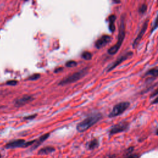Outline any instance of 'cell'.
<instances>
[{
  "mask_svg": "<svg viewBox=\"0 0 158 158\" xmlns=\"http://www.w3.org/2000/svg\"><path fill=\"white\" fill-rule=\"evenodd\" d=\"M102 118L101 113H93L88 116L85 119L77 124L76 128L78 132H83L96 124Z\"/></svg>",
  "mask_w": 158,
  "mask_h": 158,
  "instance_id": "1",
  "label": "cell"
},
{
  "mask_svg": "<svg viewBox=\"0 0 158 158\" xmlns=\"http://www.w3.org/2000/svg\"><path fill=\"white\" fill-rule=\"evenodd\" d=\"M125 20H124L123 15H122L121 20H120V26H119L117 41L116 43L115 44V45L112 46L107 50V53L109 54L114 55L118 52V51L119 50L120 48L121 47V46L122 44V43L125 38Z\"/></svg>",
  "mask_w": 158,
  "mask_h": 158,
  "instance_id": "2",
  "label": "cell"
},
{
  "mask_svg": "<svg viewBox=\"0 0 158 158\" xmlns=\"http://www.w3.org/2000/svg\"><path fill=\"white\" fill-rule=\"evenodd\" d=\"M88 72V67L83 69L80 71L75 72L74 73L68 75L66 77L64 78L60 81H59L58 85H60V86H64V85H65L67 84H70V83L75 82V81H78V80H80V78H81L82 77H83L85 75H86Z\"/></svg>",
  "mask_w": 158,
  "mask_h": 158,
  "instance_id": "3",
  "label": "cell"
},
{
  "mask_svg": "<svg viewBox=\"0 0 158 158\" xmlns=\"http://www.w3.org/2000/svg\"><path fill=\"white\" fill-rule=\"evenodd\" d=\"M130 104V102L128 101H123L117 104L114 106L108 117L109 118H112L121 115L128 109Z\"/></svg>",
  "mask_w": 158,
  "mask_h": 158,
  "instance_id": "4",
  "label": "cell"
},
{
  "mask_svg": "<svg viewBox=\"0 0 158 158\" xmlns=\"http://www.w3.org/2000/svg\"><path fill=\"white\" fill-rule=\"evenodd\" d=\"M35 140H32L30 141H25V140L23 139H17L12 140L9 143H7L4 148L6 149H14L17 148H26L29 146H32L33 143L35 142Z\"/></svg>",
  "mask_w": 158,
  "mask_h": 158,
  "instance_id": "5",
  "label": "cell"
},
{
  "mask_svg": "<svg viewBox=\"0 0 158 158\" xmlns=\"http://www.w3.org/2000/svg\"><path fill=\"white\" fill-rule=\"evenodd\" d=\"M129 123L127 121H122L114 125L109 130V135H112L118 133L123 132L128 128Z\"/></svg>",
  "mask_w": 158,
  "mask_h": 158,
  "instance_id": "6",
  "label": "cell"
},
{
  "mask_svg": "<svg viewBox=\"0 0 158 158\" xmlns=\"http://www.w3.org/2000/svg\"><path fill=\"white\" fill-rule=\"evenodd\" d=\"M133 55V53L132 51H128L124 54H123L122 55H121L119 57H118V59L115 61L110 66H109L108 68H107V72H110L112 71V70H114L117 66H118V65H120L122 62L126 60L127 59H128L129 58L131 57Z\"/></svg>",
  "mask_w": 158,
  "mask_h": 158,
  "instance_id": "7",
  "label": "cell"
},
{
  "mask_svg": "<svg viewBox=\"0 0 158 158\" xmlns=\"http://www.w3.org/2000/svg\"><path fill=\"white\" fill-rule=\"evenodd\" d=\"M111 40L112 38L110 36L107 35H103L95 41L94 46L97 49H99L105 46L107 44L109 43Z\"/></svg>",
  "mask_w": 158,
  "mask_h": 158,
  "instance_id": "8",
  "label": "cell"
},
{
  "mask_svg": "<svg viewBox=\"0 0 158 158\" xmlns=\"http://www.w3.org/2000/svg\"><path fill=\"white\" fill-rule=\"evenodd\" d=\"M148 23H149V20H148V19H146V20H145V22H144V23H143V26H142V27H141V30H140L139 33L138 34L137 36H136V38L135 39L134 41L133 42L132 46H133V48H135L138 46V43H139V41H140L142 39V37L143 36L144 34L145 33V32H146V30H147L148 25Z\"/></svg>",
  "mask_w": 158,
  "mask_h": 158,
  "instance_id": "9",
  "label": "cell"
},
{
  "mask_svg": "<svg viewBox=\"0 0 158 158\" xmlns=\"http://www.w3.org/2000/svg\"><path fill=\"white\" fill-rule=\"evenodd\" d=\"M34 100V98L29 95H24L22 97L15 99L14 104L16 107L22 106Z\"/></svg>",
  "mask_w": 158,
  "mask_h": 158,
  "instance_id": "10",
  "label": "cell"
},
{
  "mask_svg": "<svg viewBox=\"0 0 158 158\" xmlns=\"http://www.w3.org/2000/svg\"><path fill=\"white\" fill-rule=\"evenodd\" d=\"M49 135H50V133H46V134L43 135L42 136H41L38 139H36L35 142L33 143L31 149L33 150V149H36L41 144H42L46 139H47L48 138Z\"/></svg>",
  "mask_w": 158,
  "mask_h": 158,
  "instance_id": "11",
  "label": "cell"
},
{
  "mask_svg": "<svg viewBox=\"0 0 158 158\" xmlns=\"http://www.w3.org/2000/svg\"><path fill=\"white\" fill-rule=\"evenodd\" d=\"M115 20H116V16L114 14H111L110 15H109L108 18L109 28L112 33H113L115 30Z\"/></svg>",
  "mask_w": 158,
  "mask_h": 158,
  "instance_id": "12",
  "label": "cell"
},
{
  "mask_svg": "<svg viewBox=\"0 0 158 158\" xmlns=\"http://www.w3.org/2000/svg\"><path fill=\"white\" fill-rule=\"evenodd\" d=\"M55 151V148L52 146H46L39 150L38 154L40 155H48Z\"/></svg>",
  "mask_w": 158,
  "mask_h": 158,
  "instance_id": "13",
  "label": "cell"
},
{
  "mask_svg": "<svg viewBox=\"0 0 158 158\" xmlns=\"http://www.w3.org/2000/svg\"><path fill=\"white\" fill-rule=\"evenodd\" d=\"M99 146V141L97 139L94 138L88 142L86 144V147L89 150H93Z\"/></svg>",
  "mask_w": 158,
  "mask_h": 158,
  "instance_id": "14",
  "label": "cell"
},
{
  "mask_svg": "<svg viewBox=\"0 0 158 158\" xmlns=\"http://www.w3.org/2000/svg\"><path fill=\"white\" fill-rule=\"evenodd\" d=\"M157 75H158V70L156 68H155V69H152L148 70L145 73L144 77L148 76V75H151V76H152L153 77H157Z\"/></svg>",
  "mask_w": 158,
  "mask_h": 158,
  "instance_id": "15",
  "label": "cell"
},
{
  "mask_svg": "<svg viewBox=\"0 0 158 158\" xmlns=\"http://www.w3.org/2000/svg\"><path fill=\"white\" fill-rule=\"evenodd\" d=\"M92 57V54L89 51H85L81 54V58L85 60H91Z\"/></svg>",
  "mask_w": 158,
  "mask_h": 158,
  "instance_id": "16",
  "label": "cell"
},
{
  "mask_svg": "<svg viewBox=\"0 0 158 158\" xmlns=\"http://www.w3.org/2000/svg\"><path fill=\"white\" fill-rule=\"evenodd\" d=\"M40 77H41L40 74H39V73H34V74L31 75V76L28 77L27 80H30V81H34V80H38L39 78H40Z\"/></svg>",
  "mask_w": 158,
  "mask_h": 158,
  "instance_id": "17",
  "label": "cell"
},
{
  "mask_svg": "<svg viewBox=\"0 0 158 158\" xmlns=\"http://www.w3.org/2000/svg\"><path fill=\"white\" fill-rule=\"evenodd\" d=\"M77 62L75 60H69L65 63V66L67 67H73L77 66Z\"/></svg>",
  "mask_w": 158,
  "mask_h": 158,
  "instance_id": "18",
  "label": "cell"
},
{
  "mask_svg": "<svg viewBox=\"0 0 158 158\" xmlns=\"http://www.w3.org/2000/svg\"><path fill=\"white\" fill-rule=\"evenodd\" d=\"M139 12L140 14H144V12H146V11L147 10V6L145 4H142L140 7L139 8Z\"/></svg>",
  "mask_w": 158,
  "mask_h": 158,
  "instance_id": "19",
  "label": "cell"
},
{
  "mask_svg": "<svg viewBox=\"0 0 158 158\" xmlns=\"http://www.w3.org/2000/svg\"><path fill=\"white\" fill-rule=\"evenodd\" d=\"M18 81L17 80H9L6 82V84L7 85H10V86H15L17 84Z\"/></svg>",
  "mask_w": 158,
  "mask_h": 158,
  "instance_id": "20",
  "label": "cell"
},
{
  "mask_svg": "<svg viewBox=\"0 0 158 158\" xmlns=\"http://www.w3.org/2000/svg\"><path fill=\"white\" fill-rule=\"evenodd\" d=\"M157 17H156V19H155V20H154V25H153V27L151 28V33H152L157 27Z\"/></svg>",
  "mask_w": 158,
  "mask_h": 158,
  "instance_id": "21",
  "label": "cell"
},
{
  "mask_svg": "<svg viewBox=\"0 0 158 158\" xmlns=\"http://www.w3.org/2000/svg\"><path fill=\"white\" fill-rule=\"evenodd\" d=\"M36 116H37V114H33V115H30L25 117L24 119H25V120H32V119H34Z\"/></svg>",
  "mask_w": 158,
  "mask_h": 158,
  "instance_id": "22",
  "label": "cell"
},
{
  "mask_svg": "<svg viewBox=\"0 0 158 158\" xmlns=\"http://www.w3.org/2000/svg\"><path fill=\"white\" fill-rule=\"evenodd\" d=\"M139 157H140V155H139L138 154H134L130 155L125 158H139Z\"/></svg>",
  "mask_w": 158,
  "mask_h": 158,
  "instance_id": "23",
  "label": "cell"
},
{
  "mask_svg": "<svg viewBox=\"0 0 158 158\" xmlns=\"http://www.w3.org/2000/svg\"><path fill=\"white\" fill-rule=\"evenodd\" d=\"M62 70H63V67H58V68H56V69L54 70V72L56 73H59V72H62Z\"/></svg>",
  "mask_w": 158,
  "mask_h": 158,
  "instance_id": "24",
  "label": "cell"
},
{
  "mask_svg": "<svg viewBox=\"0 0 158 158\" xmlns=\"http://www.w3.org/2000/svg\"><path fill=\"white\" fill-rule=\"evenodd\" d=\"M157 90L156 89V90H155V92H154V94H152L151 97H152V96L154 97V96H157Z\"/></svg>",
  "mask_w": 158,
  "mask_h": 158,
  "instance_id": "25",
  "label": "cell"
},
{
  "mask_svg": "<svg viewBox=\"0 0 158 158\" xmlns=\"http://www.w3.org/2000/svg\"><path fill=\"white\" fill-rule=\"evenodd\" d=\"M113 2H115V3H117V4H118V3H120V1H115V0H114V1H113Z\"/></svg>",
  "mask_w": 158,
  "mask_h": 158,
  "instance_id": "26",
  "label": "cell"
},
{
  "mask_svg": "<svg viewBox=\"0 0 158 158\" xmlns=\"http://www.w3.org/2000/svg\"><path fill=\"white\" fill-rule=\"evenodd\" d=\"M2 157V156H1V153H0V158H1Z\"/></svg>",
  "mask_w": 158,
  "mask_h": 158,
  "instance_id": "27",
  "label": "cell"
},
{
  "mask_svg": "<svg viewBox=\"0 0 158 158\" xmlns=\"http://www.w3.org/2000/svg\"><path fill=\"white\" fill-rule=\"evenodd\" d=\"M2 106H0V108H2Z\"/></svg>",
  "mask_w": 158,
  "mask_h": 158,
  "instance_id": "28",
  "label": "cell"
}]
</instances>
